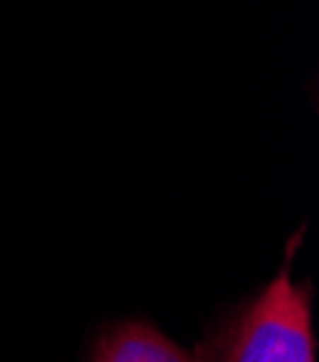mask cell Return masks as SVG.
<instances>
[{
    "label": "cell",
    "mask_w": 319,
    "mask_h": 362,
    "mask_svg": "<svg viewBox=\"0 0 319 362\" xmlns=\"http://www.w3.org/2000/svg\"><path fill=\"white\" fill-rule=\"evenodd\" d=\"M294 236L285 264L256 296L245 299L199 345V362H313L311 293L291 276Z\"/></svg>",
    "instance_id": "1"
},
{
    "label": "cell",
    "mask_w": 319,
    "mask_h": 362,
    "mask_svg": "<svg viewBox=\"0 0 319 362\" xmlns=\"http://www.w3.org/2000/svg\"><path fill=\"white\" fill-rule=\"evenodd\" d=\"M89 362H199L196 354L164 337L144 320L112 322L93 345Z\"/></svg>",
    "instance_id": "2"
}]
</instances>
